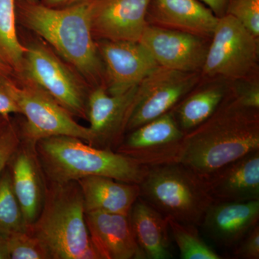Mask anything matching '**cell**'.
Segmentation results:
<instances>
[{
	"label": "cell",
	"mask_w": 259,
	"mask_h": 259,
	"mask_svg": "<svg viewBox=\"0 0 259 259\" xmlns=\"http://www.w3.org/2000/svg\"><path fill=\"white\" fill-rule=\"evenodd\" d=\"M13 113H20V110L13 97L3 85L0 88V115L8 117Z\"/></svg>",
	"instance_id": "31"
},
{
	"label": "cell",
	"mask_w": 259,
	"mask_h": 259,
	"mask_svg": "<svg viewBox=\"0 0 259 259\" xmlns=\"http://www.w3.org/2000/svg\"><path fill=\"white\" fill-rule=\"evenodd\" d=\"M9 258L12 259H51L41 241L29 230L5 237Z\"/></svg>",
	"instance_id": "26"
},
{
	"label": "cell",
	"mask_w": 259,
	"mask_h": 259,
	"mask_svg": "<svg viewBox=\"0 0 259 259\" xmlns=\"http://www.w3.org/2000/svg\"><path fill=\"white\" fill-rule=\"evenodd\" d=\"M233 256L236 258H259V226L258 224L234 247Z\"/></svg>",
	"instance_id": "29"
},
{
	"label": "cell",
	"mask_w": 259,
	"mask_h": 259,
	"mask_svg": "<svg viewBox=\"0 0 259 259\" xmlns=\"http://www.w3.org/2000/svg\"><path fill=\"white\" fill-rule=\"evenodd\" d=\"M206 182L214 202L259 200V150L223 167Z\"/></svg>",
	"instance_id": "19"
},
{
	"label": "cell",
	"mask_w": 259,
	"mask_h": 259,
	"mask_svg": "<svg viewBox=\"0 0 259 259\" xmlns=\"http://www.w3.org/2000/svg\"><path fill=\"white\" fill-rule=\"evenodd\" d=\"M94 2L83 0L63 9L30 3L24 8L23 20L84 77L97 82L103 66L92 30Z\"/></svg>",
	"instance_id": "3"
},
{
	"label": "cell",
	"mask_w": 259,
	"mask_h": 259,
	"mask_svg": "<svg viewBox=\"0 0 259 259\" xmlns=\"http://www.w3.org/2000/svg\"><path fill=\"white\" fill-rule=\"evenodd\" d=\"M29 231L41 241L51 259H101L90 238L76 181L47 182L41 211Z\"/></svg>",
	"instance_id": "4"
},
{
	"label": "cell",
	"mask_w": 259,
	"mask_h": 259,
	"mask_svg": "<svg viewBox=\"0 0 259 259\" xmlns=\"http://www.w3.org/2000/svg\"><path fill=\"white\" fill-rule=\"evenodd\" d=\"M140 197L168 220L200 226L214 202L207 182L178 163L148 167Z\"/></svg>",
	"instance_id": "5"
},
{
	"label": "cell",
	"mask_w": 259,
	"mask_h": 259,
	"mask_svg": "<svg viewBox=\"0 0 259 259\" xmlns=\"http://www.w3.org/2000/svg\"><path fill=\"white\" fill-rule=\"evenodd\" d=\"M259 200L214 202L204 214L200 226L216 244L234 248L258 224Z\"/></svg>",
	"instance_id": "17"
},
{
	"label": "cell",
	"mask_w": 259,
	"mask_h": 259,
	"mask_svg": "<svg viewBox=\"0 0 259 259\" xmlns=\"http://www.w3.org/2000/svg\"><path fill=\"white\" fill-rule=\"evenodd\" d=\"M30 3H36L37 0H27Z\"/></svg>",
	"instance_id": "35"
},
{
	"label": "cell",
	"mask_w": 259,
	"mask_h": 259,
	"mask_svg": "<svg viewBox=\"0 0 259 259\" xmlns=\"http://www.w3.org/2000/svg\"><path fill=\"white\" fill-rule=\"evenodd\" d=\"M21 141V136L13 125H8L0 131V174L11 159Z\"/></svg>",
	"instance_id": "28"
},
{
	"label": "cell",
	"mask_w": 259,
	"mask_h": 259,
	"mask_svg": "<svg viewBox=\"0 0 259 259\" xmlns=\"http://www.w3.org/2000/svg\"><path fill=\"white\" fill-rule=\"evenodd\" d=\"M206 40L192 34L148 25L139 42L158 66L197 73L202 70L208 49Z\"/></svg>",
	"instance_id": "11"
},
{
	"label": "cell",
	"mask_w": 259,
	"mask_h": 259,
	"mask_svg": "<svg viewBox=\"0 0 259 259\" xmlns=\"http://www.w3.org/2000/svg\"><path fill=\"white\" fill-rule=\"evenodd\" d=\"M4 86L26 119L20 134L22 139L36 144L47 138L69 136L93 145L90 128L77 123L69 111L41 89L35 85L18 87L10 82H5Z\"/></svg>",
	"instance_id": "7"
},
{
	"label": "cell",
	"mask_w": 259,
	"mask_h": 259,
	"mask_svg": "<svg viewBox=\"0 0 259 259\" xmlns=\"http://www.w3.org/2000/svg\"><path fill=\"white\" fill-rule=\"evenodd\" d=\"M77 182L82 194L85 212L101 211L129 215L140 197L137 184L100 176L86 177Z\"/></svg>",
	"instance_id": "20"
},
{
	"label": "cell",
	"mask_w": 259,
	"mask_h": 259,
	"mask_svg": "<svg viewBox=\"0 0 259 259\" xmlns=\"http://www.w3.org/2000/svg\"><path fill=\"white\" fill-rule=\"evenodd\" d=\"M5 70H7V69H5L3 66H0V71H5Z\"/></svg>",
	"instance_id": "36"
},
{
	"label": "cell",
	"mask_w": 259,
	"mask_h": 259,
	"mask_svg": "<svg viewBox=\"0 0 259 259\" xmlns=\"http://www.w3.org/2000/svg\"><path fill=\"white\" fill-rule=\"evenodd\" d=\"M138 86L119 95H110L106 88L98 86L90 93L87 116L93 136L92 146L110 150L118 147Z\"/></svg>",
	"instance_id": "13"
},
{
	"label": "cell",
	"mask_w": 259,
	"mask_h": 259,
	"mask_svg": "<svg viewBox=\"0 0 259 259\" xmlns=\"http://www.w3.org/2000/svg\"><path fill=\"white\" fill-rule=\"evenodd\" d=\"M93 245L101 259H145L135 238L129 215L93 211L85 212Z\"/></svg>",
	"instance_id": "18"
},
{
	"label": "cell",
	"mask_w": 259,
	"mask_h": 259,
	"mask_svg": "<svg viewBox=\"0 0 259 259\" xmlns=\"http://www.w3.org/2000/svg\"><path fill=\"white\" fill-rule=\"evenodd\" d=\"M223 83H210L191 91L171 110L181 129L187 134L218 110L229 92Z\"/></svg>",
	"instance_id": "22"
},
{
	"label": "cell",
	"mask_w": 259,
	"mask_h": 259,
	"mask_svg": "<svg viewBox=\"0 0 259 259\" xmlns=\"http://www.w3.org/2000/svg\"><path fill=\"white\" fill-rule=\"evenodd\" d=\"M212 116L184 138L178 163L204 180L259 150V110L245 107L230 89Z\"/></svg>",
	"instance_id": "1"
},
{
	"label": "cell",
	"mask_w": 259,
	"mask_h": 259,
	"mask_svg": "<svg viewBox=\"0 0 259 259\" xmlns=\"http://www.w3.org/2000/svg\"><path fill=\"white\" fill-rule=\"evenodd\" d=\"M258 59V37L236 18L225 15L218 20L201 71L208 77L249 79Z\"/></svg>",
	"instance_id": "6"
},
{
	"label": "cell",
	"mask_w": 259,
	"mask_h": 259,
	"mask_svg": "<svg viewBox=\"0 0 259 259\" xmlns=\"http://www.w3.org/2000/svg\"><path fill=\"white\" fill-rule=\"evenodd\" d=\"M10 258L4 237L0 235V259Z\"/></svg>",
	"instance_id": "34"
},
{
	"label": "cell",
	"mask_w": 259,
	"mask_h": 259,
	"mask_svg": "<svg viewBox=\"0 0 259 259\" xmlns=\"http://www.w3.org/2000/svg\"><path fill=\"white\" fill-rule=\"evenodd\" d=\"M26 50L17 35L15 0H0V66L23 71Z\"/></svg>",
	"instance_id": "23"
},
{
	"label": "cell",
	"mask_w": 259,
	"mask_h": 259,
	"mask_svg": "<svg viewBox=\"0 0 259 259\" xmlns=\"http://www.w3.org/2000/svg\"><path fill=\"white\" fill-rule=\"evenodd\" d=\"M26 49L23 69L30 81L70 113L86 117L84 94L69 70L42 46L32 45Z\"/></svg>",
	"instance_id": "10"
},
{
	"label": "cell",
	"mask_w": 259,
	"mask_h": 259,
	"mask_svg": "<svg viewBox=\"0 0 259 259\" xmlns=\"http://www.w3.org/2000/svg\"><path fill=\"white\" fill-rule=\"evenodd\" d=\"M77 0H45L47 6L52 7V8H56V7L61 6V5L71 4Z\"/></svg>",
	"instance_id": "33"
},
{
	"label": "cell",
	"mask_w": 259,
	"mask_h": 259,
	"mask_svg": "<svg viewBox=\"0 0 259 259\" xmlns=\"http://www.w3.org/2000/svg\"><path fill=\"white\" fill-rule=\"evenodd\" d=\"M207 8L212 10L213 13L218 17L221 18L226 13L227 5L228 0H199Z\"/></svg>",
	"instance_id": "32"
},
{
	"label": "cell",
	"mask_w": 259,
	"mask_h": 259,
	"mask_svg": "<svg viewBox=\"0 0 259 259\" xmlns=\"http://www.w3.org/2000/svg\"><path fill=\"white\" fill-rule=\"evenodd\" d=\"M105 66L107 91L119 95L137 87L158 65L140 42L104 40L97 47Z\"/></svg>",
	"instance_id": "12"
},
{
	"label": "cell",
	"mask_w": 259,
	"mask_h": 259,
	"mask_svg": "<svg viewBox=\"0 0 259 259\" xmlns=\"http://www.w3.org/2000/svg\"><path fill=\"white\" fill-rule=\"evenodd\" d=\"M185 134L169 111L130 131L116 151L148 167L177 163Z\"/></svg>",
	"instance_id": "9"
},
{
	"label": "cell",
	"mask_w": 259,
	"mask_h": 259,
	"mask_svg": "<svg viewBox=\"0 0 259 259\" xmlns=\"http://www.w3.org/2000/svg\"><path fill=\"white\" fill-rule=\"evenodd\" d=\"M226 15H231L259 37V0H228Z\"/></svg>",
	"instance_id": "27"
},
{
	"label": "cell",
	"mask_w": 259,
	"mask_h": 259,
	"mask_svg": "<svg viewBox=\"0 0 259 259\" xmlns=\"http://www.w3.org/2000/svg\"><path fill=\"white\" fill-rule=\"evenodd\" d=\"M35 146L21 138L9 162L13 189L28 230L41 211L47 186Z\"/></svg>",
	"instance_id": "15"
},
{
	"label": "cell",
	"mask_w": 259,
	"mask_h": 259,
	"mask_svg": "<svg viewBox=\"0 0 259 259\" xmlns=\"http://www.w3.org/2000/svg\"><path fill=\"white\" fill-rule=\"evenodd\" d=\"M23 210L13 189L9 169L0 174V235L28 231Z\"/></svg>",
	"instance_id": "24"
},
{
	"label": "cell",
	"mask_w": 259,
	"mask_h": 259,
	"mask_svg": "<svg viewBox=\"0 0 259 259\" xmlns=\"http://www.w3.org/2000/svg\"><path fill=\"white\" fill-rule=\"evenodd\" d=\"M239 101L250 108L259 110V84L258 81L243 85L233 90Z\"/></svg>",
	"instance_id": "30"
},
{
	"label": "cell",
	"mask_w": 259,
	"mask_h": 259,
	"mask_svg": "<svg viewBox=\"0 0 259 259\" xmlns=\"http://www.w3.org/2000/svg\"><path fill=\"white\" fill-rule=\"evenodd\" d=\"M151 0H95L92 13L93 36L110 41L139 42L148 25Z\"/></svg>",
	"instance_id": "14"
},
{
	"label": "cell",
	"mask_w": 259,
	"mask_h": 259,
	"mask_svg": "<svg viewBox=\"0 0 259 259\" xmlns=\"http://www.w3.org/2000/svg\"><path fill=\"white\" fill-rule=\"evenodd\" d=\"M218 20L199 0H151L146 20L148 25L211 38Z\"/></svg>",
	"instance_id": "16"
},
{
	"label": "cell",
	"mask_w": 259,
	"mask_h": 259,
	"mask_svg": "<svg viewBox=\"0 0 259 259\" xmlns=\"http://www.w3.org/2000/svg\"><path fill=\"white\" fill-rule=\"evenodd\" d=\"M170 232L182 259H221L222 255L207 244L199 234L198 226L168 220Z\"/></svg>",
	"instance_id": "25"
},
{
	"label": "cell",
	"mask_w": 259,
	"mask_h": 259,
	"mask_svg": "<svg viewBox=\"0 0 259 259\" xmlns=\"http://www.w3.org/2000/svg\"><path fill=\"white\" fill-rule=\"evenodd\" d=\"M129 218L136 241L146 258H172L168 218L140 197L133 205Z\"/></svg>",
	"instance_id": "21"
},
{
	"label": "cell",
	"mask_w": 259,
	"mask_h": 259,
	"mask_svg": "<svg viewBox=\"0 0 259 259\" xmlns=\"http://www.w3.org/2000/svg\"><path fill=\"white\" fill-rule=\"evenodd\" d=\"M35 148L49 182L66 183L100 176L139 185L148 169L122 153L95 147L69 136L40 140Z\"/></svg>",
	"instance_id": "2"
},
{
	"label": "cell",
	"mask_w": 259,
	"mask_h": 259,
	"mask_svg": "<svg viewBox=\"0 0 259 259\" xmlns=\"http://www.w3.org/2000/svg\"><path fill=\"white\" fill-rule=\"evenodd\" d=\"M197 73L183 72L158 66L138 86L125 131H131L171 111L198 81Z\"/></svg>",
	"instance_id": "8"
}]
</instances>
